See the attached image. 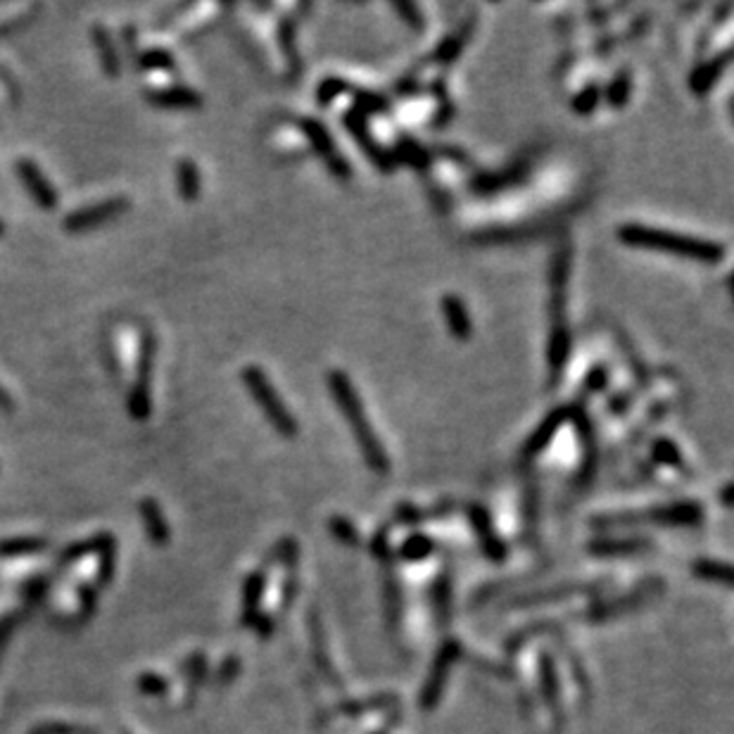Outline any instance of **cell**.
Segmentation results:
<instances>
[{"label":"cell","mask_w":734,"mask_h":734,"mask_svg":"<svg viewBox=\"0 0 734 734\" xmlns=\"http://www.w3.org/2000/svg\"><path fill=\"white\" fill-rule=\"evenodd\" d=\"M243 381L245 388L250 390L252 400H255L257 407L264 411V416H267L271 426H274L283 438H295L300 426H297L295 416L290 414V409L283 404L281 395H278L274 385H271L267 373L259 369V366H245Z\"/></svg>","instance_id":"3957f363"},{"label":"cell","mask_w":734,"mask_h":734,"mask_svg":"<svg viewBox=\"0 0 734 734\" xmlns=\"http://www.w3.org/2000/svg\"><path fill=\"white\" fill-rule=\"evenodd\" d=\"M343 124H345V129L352 134L354 141L359 143L362 153L369 157V160L376 164L383 174L395 172V157H392L390 150L371 134L369 117H366L364 112H359L357 107H350V110L343 115Z\"/></svg>","instance_id":"5b68a950"},{"label":"cell","mask_w":734,"mask_h":734,"mask_svg":"<svg viewBox=\"0 0 734 734\" xmlns=\"http://www.w3.org/2000/svg\"><path fill=\"white\" fill-rule=\"evenodd\" d=\"M352 98H354V107L359 112H364L366 117L369 115H385L390 110V100L383 96V93H373L366 91V88H350Z\"/></svg>","instance_id":"e0dca14e"},{"label":"cell","mask_w":734,"mask_h":734,"mask_svg":"<svg viewBox=\"0 0 734 734\" xmlns=\"http://www.w3.org/2000/svg\"><path fill=\"white\" fill-rule=\"evenodd\" d=\"M395 155H402L404 160L411 162V167L421 169V172H426L430 164V155L426 153V150H423L421 145L414 141V138H407V136H400V145H397V150L392 153V157Z\"/></svg>","instance_id":"44dd1931"},{"label":"cell","mask_w":734,"mask_h":734,"mask_svg":"<svg viewBox=\"0 0 734 734\" xmlns=\"http://www.w3.org/2000/svg\"><path fill=\"white\" fill-rule=\"evenodd\" d=\"M730 55H732V50L725 48L718 58L708 60L704 62V65H699L694 69L692 77H689V88H692L694 96H706V93L711 91L715 84H718L720 74H723L725 67L730 65Z\"/></svg>","instance_id":"30bf717a"},{"label":"cell","mask_w":734,"mask_h":734,"mask_svg":"<svg viewBox=\"0 0 734 734\" xmlns=\"http://www.w3.org/2000/svg\"><path fill=\"white\" fill-rule=\"evenodd\" d=\"M606 385H609V366L604 364L592 366L585 376V390L590 392V395H599V392L606 390Z\"/></svg>","instance_id":"d4e9b609"},{"label":"cell","mask_w":734,"mask_h":734,"mask_svg":"<svg viewBox=\"0 0 734 734\" xmlns=\"http://www.w3.org/2000/svg\"><path fill=\"white\" fill-rule=\"evenodd\" d=\"M17 172H20V179L27 186L31 198L36 200V205L43 207V210H55L58 193H55L53 183L46 179V174L39 169V164L31 160H20L17 162Z\"/></svg>","instance_id":"ba28073f"},{"label":"cell","mask_w":734,"mask_h":734,"mask_svg":"<svg viewBox=\"0 0 734 734\" xmlns=\"http://www.w3.org/2000/svg\"><path fill=\"white\" fill-rule=\"evenodd\" d=\"M278 43H281L283 53H286L290 74H300V50H297L293 17H283V22L278 24Z\"/></svg>","instance_id":"2e32d148"},{"label":"cell","mask_w":734,"mask_h":734,"mask_svg":"<svg viewBox=\"0 0 734 734\" xmlns=\"http://www.w3.org/2000/svg\"><path fill=\"white\" fill-rule=\"evenodd\" d=\"M651 457H654L658 464H666L673 468L682 466L680 447H677L670 438H663V435L661 438H654V442H651Z\"/></svg>","instance_id":"7402d4cb"},{"label":"cell","mask_w":734,"mask_h":734,"mask_svg":"<svg viewBox=\"0 0 734 734\" xmlns=\"http://www.w3.org/2000/svg\"><path fill=\"white\" fill-rule=\"evenodd\" d=\"M473 29H476V15L468 17V22L461 24V29L454 31V34H449L447 39L440 43L438 50L433 53V62H438L440 67H452L461 55V50L466 48L468 39H471Z\"/></svg>","instance_id":"7c38bea8"},{"label":"cell","mask_w":734,"mask_h":734,"mask_svg":"<svg viewBox=\"0 0 734 734\" xmlns=\"http://www.w3.org/2000/svg\"><path fill=\"white\" fill-rule=\"evenodd\" d=\"M0 233H3V224H0Z\"/></svg>","instance_id":"83f0119b"},{"label":"cell","mask_w":734,"mask_h":734,"mask_svg":"<svg viewBox=\"0 0 734 734\" xmlns=\"http://www.w3.org/2000/svg\"><path fill=\"white\" fill-rule=\"evenodd\" d=\"M328 390H331L335 404H338L340 411L345 414L347 423H350L354 438H357L359 447H362V454L373 471H388L390 468V459L385 454V447L378 440L376 430L371 428L369 419H366V411L364 404L359 400V392L354 390V385L347 373L333 369L328 373Z\"/></svg>","instance_id":"7a4b0ae2"},{"label":"cell","mask_w":734,"mask_h":734,"mask_svg":"<svg viewBox=\"0 0 734 734\" xmlns=\"http://www.w3.org/2000/svg\"><path fill=\"white\" fill-rule=\"evenodd\" d=\"M176 188H179V195L183 200L200 198V169L188 157L176 162Z\"/></svg>","instance_id":"5bb4252c"},{"label":"cell","mask_w":734,"mask_h":734,"mask_svg":"<svg viewBox=\"0 0 734 734\" xmlns=\"http://www.w3.org/2000/svg\"><path fill=\"white\" fill-rule=\"evenodd\" d=\"M566 421H568V404L566 407H556L554 411H549V414L542 419L540 426L533 430V435H530L528 442H525V447H523L525 457L533 459L540 452H544Z\"/></svg>","instance_id":"9c48e42d"},{"label":"cell","mask_w":734,"mask_h":734,"mask_svg":"<svg viewBox=\"0 0 734 734\" xmlns=\"http://www.w3.org/2000/svg\"><path fill=\"white\" fill-rule=\"evenodd\" d=\"M442 307V316H445L449 333L454 335L457 340H468L473 335V321L471 314L464 305V300L457 295H445L440 302Z\"/></svg>","instance_id":"8fae6325"},{"label":"cell","mask_w":734,"mask_h":734,"mask_svg":"<svg viewBox=\"0 0 734 734\" xmlns=\"http://www.w3.org/2000/svg\"><path fill=\"white\" fill-rule=\"evenodd\" d=\"M297 126H300V131L305 134L309 145H312V148L316 150V155H319L321 160L326 162L328 172H331L335 179L350 181L352 179L350 162H347L345 157L340 155L338 145L333 143V138H331V134H328L326 126L314 117H300V119H297Z\"/></svg>","instance_id":"277c9868"},{"label":"cell","mask_w":734,"mask_h":734,"mask_svg":"<svg viewBox=\"0 0 734 734\" xmlns=\"http://www.w3.org/2000/svg\"><path fill=\"white\" fill-rule=\"evenodd\" d=\"M632 93V77H630V69H620L616 72V77L611 79V84L606 86V103H609L613 110H620V107L628 105Z\"/></svg>","instance_id":"ac0fdd59"},{"label":"cell","mask_w":734,"mask_h":734,"mask_svg":"<svg viewBox=\"0 0 734 734\" xmlns=\"http://www.w3.org/2000/svg\"><path fill=\"white\" fill-rule=\"evenodd\" d=\"M630 407V395L628 392H623V395H616L611 400V411L613 414H618V411H625Z\"/></svg>","instance_id":"484cf974"},{"label":"cell","mask_w":734,"mask_h":734,"mask_svg":"<svg viewBox=\"0 0 734 734\" xmlns=\"http://www.w3.org/2000/svg\"><path fill=\"white\" fill-rule=\"evenodd\" d=\"M93 43H96L98 55H100V65H103L107 77L115 79L119 74V55L115 50V43L110 39V31L103 27L93 29Z\"/></svg>","instance_id":"9a60e30c"},{"label":"cell","mask_w":734,"mask_h":734,"mask_svg":"<svg viewBox=\"0 0 734 734\" xmlns=\"http://www.w3.org/2000/svg\"><path fill=\"white\" fill-rule=\"evenodd\" d=\"M616 236L620 243L630 245V248L666 252V255L696 259V262L718 264L725 259L723 243H715V240H706V238L685 236V233H675V231H666V229H654V226L623 224V226H618Z\"/></svg>","instance_id":"6da1fadb"},{"label":"cell","mask_w":734,"mask_h":734,"mask_svg":"<svg viewBox=\"0 0 734 734\" xmlns=\"http://www.w3.org/2000/svg\"><path fill=\"white\" fill-rule=\"evenodd\" d=\"M350 84H347V81L343 79V77H333V74H331V77H326L324 81H321V84L319 86H316V103H319L321 107H328V105H331L333 103V100L335 98H340V96H345V93H350Z\"/></svg>","instance_id":"ffe728a7"},{"label":"cell","mask_w":734,"mask_h":734,"mask_svg":"<svg viewBox=\"0 0 734 734\" xmlns=\"http://www.w3.org/2000/svg\"><path fill=\"white\" fill-rule=\"evenodd\" d=\"M141 65L145 69H150V72H172V69H176L172 53L164 48L145 50V53L141 55Z\"/></svg>","instance_id":"603a6c76"},{"label":"cell","mask_w":734,"mask_h":734,"mask_svg":"<svg viewBox=\"0 0 734 734\" xmlns=\"http://www.w3.org/2000/svg\"><path fill=\"white\" fill-rule=\"evenodd\" d=\"M126 207H129V200L126 198H107V200L93 202V205H88V207H79L77 212H72L65 219V229L69 233L96 229V226L105 224V221L119 217Z\"/></svg>","instance_id":"52a82bcc"},{"label":"cell","mask_w":734,"mask_h":734,"mask_svg":"<svg viewBox=\"0 0 734 734\" xmlns=\"http://www.w3.org/2000/svg\"><path fill=\"white\" fill-rule=\"evenodd\" d=\"M153 354H155L153 333L143 331L136 383L129 392V411L136 421H145L150 416V373H153Z\"/></svg>","instance_id":"8992f818"},{"label":"cell","mask_w":734,"mask_h":734,"mask_svg":"<svg viewBox=\"0 0 734 734\" xmlns=\"http://www.w3.org/2000/svg\"><path fill=\"white\" fill-rule=\"evenodd\" d=\"M12 407H15V402H12V400H10V395H8V392H5L3 388H0V409L10 411Z\"/></svg>","instance_id":"4316f807"},{"label":"cell","mask_w":734,"mask_h":734,"mask_svg":"<svg viewBox=\"0 0 734 734\" xmlns=\"http://www.w3.org/2000/svg\"><path fill=\"white\" fill-rule=\"evenodd\" d=\"M392 8L400 12L402 20L407 22L411 29L421 31L423 27H426V20H423L421 8L416 3H411V0H395V3H392Z\"/></svg>","instance_id":"cb8c5ba5"},{"label":"cell","mask_w":734,"mask_h":734,"mask_svg":"<svg viewBox=\"0 0 734 734\" xmlns=\"http://www.w3.org/2000/svg\"><path fill=\"white\" fill-rule=\"evenodd\" d=\"M148 100L157 107H200L202 96L188 86H162L148 91Z\"/></svg>","instance_id":"4fadbf2b"},{"label":"cell","mask_w":734,"mask_h":734,"mask_svg":"<svg viewBox=\"0 0 734 734\" xmlns=\"http://www.w3.org/2000/svg\"><path fill=\"white\" fill-rule=\"evenodd\" d=\"M601 98H604V93H601L599 84H587L585 88H580V91L573 96V103H571L575 115H582V117L592 115V112L599 107Z\"/></svg>","instance_id":"d6986e66"}]
</instances>
